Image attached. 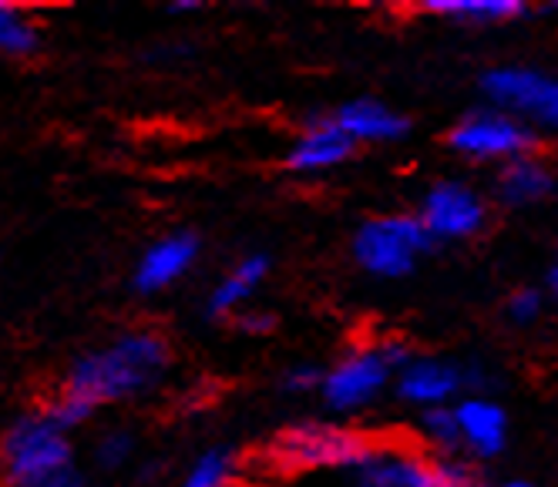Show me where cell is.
Segmentation results:
<instances>
[{"label": "cell", "mask_w": 558, "mask_h": 487, "mask_svg": "<svg viewBox=\"0 0 558 487\" xmlns=\"http://www.w3.org/2000/svg\"><path fill=\"white\" fill-rule=\"evenodd\" d=\"M411 360V353L401 343H380V346H361L347 356H340L333 367L324 374V400L337 414L361 411L374 403L390 380H397V370Z\"/></svg>", "instance_id": "277c9868"}, {"label": "cell", "mask_w": 558, "mask_h": 487, "mask_svg": "<svg viewBox=\"0 0 558 487\" xmlns=\"http://www.w3.org/2000/svg\"><path fill=\"white\" fill-rule=\"evenodd\" d=\"M451 148L471 161H518L529 158L535 148V135L522 118L488 108V111H471L451 129Z\"/></svg>", "instance_id": "8992f818"}, {"label": "cell", "mask_w": 558, "mask_h": 487, "mask_svg": "<svg viewBox=\"0 0 558 487\" xmlns=\"http://www.w3.org/2000/svg\"><path fill=\"white\" fill-rule=\"evenodd\" d=\"M353 487H437L434 458L404 443H377L374 454L353 471Z\"/></svg>", "instance_id": "30bf717a"}, {"label": "cell", "mask_w": 558, "mask_h": 487, "mask_svg": "<svg viewBox=\"0 0 558 487\" xmlns=\"http://www.w3.org/2000/svg\"><path fill=\"white\" fill-rule=\"evenodd\" d=\"M471 374H464L458 363L437 360V356H411L401 370H397V393L414 407L434 411L451 407V400L464 390Z\"/></svg>", "instance_id": "9c48e42d"}, {"label": "cell", "mask_w": 558, "mask_h": 487, "mask_svg": "<svg viewBox=\"0 0 558 487\" xmlns=\"http://www.w3.org/2000/svg\"><path fill=\"white\" fill-rule=\"evenodd\" d=\"M551 290L558 293V266H555V272H551Z\"/></svg>", "instance_id": "f1b7e54d"}, {"label": "cell", "mask_w": 558, "mask_h": 487, "mask_svg": "<svg viewBox=\"0 0 558 487\" xmlns=\"http://www.w3.org/2000/svg\"><path fill=\"white\" fill-rule=\"evenodd\" d=\"M129 458H132V437L129 434L111 430V434L101 437V443H98V461H101V467H122Z\"/></svg>", "instance_id": "7402d4cb"}, {"label": "cell", "mask_w": 558, "mask_h": 487, "mask_svg": "<svg viewBox=\"0 0 558 487\" xmlns=\"http://www.w3.org/2000/svg\"><path fill=\"white\" fill-rule=\"evenodd\" d=\"M48 487H88L82 477H74V474H64V477H58L54 484H48Z\"/></svg>", "instance_id": "484cf974"}, {"label": "cell", "mask_w": 558, "mask_h": 487, "mask_svg": "<svg viewBox=\"0 0 558 487\" xmlns=\"http://www.w3.org/2000/svg\"><path fill=\"white\" fill-rule=\"evenodd\" d=\"M430 242L434 239L424 229L421 216H380L356 229L353 256L371 276L397 279L417 266Z\"/></svg>", "instance_id": "5b68a950"}, {"label": "cell", "mask_w": 558, "mask_h": 487, "mask_svg": "<svg viewBox=\"0 0 558 487\" xmlns=\"http://www.w3.org/2000/svg\"><path fill=\"white\" fill-rule=\"evenodd\" d=\"M266 272H269L266 256H246L243 263H235V266L216 282V290L209 293V313H213V316H229V313H235L239 306H243V303L263 287Z\"/></svg>", "instance_id": "2e32d148"}, {"label": "cell", "mask_w": 558, "mask_h": 487, "mask_svg": "<svg viewBox=\"0 0 558 487\" xmlns=\"http://www.w3.org/2000/svg\"><path fill=\"white\" fill-rule=\"evenodd\" d=\"M353 142L350 135L340 129L337 118H316L300 132V138L290 148V169L296 172H327L337 169L350 158Z\"/></svg>", "instance_id": "8fae6325"}, {"label": "cell", "mask_w": 558, "mask_h": 487, "mask_svg": "<svg viewBox=\"0 0 558 487\" xmlns=\"http://www.w3.org/2000/svg\"><path fill=\"white\" fill-rule=\"evenodd\" d=\"M421 222L430 232V239H471L488 222V202L482 192H474L464 182H437L421 206Z\"/></svg>", "instance_id": "ba28073f"}, {"label": "cell", "mask_w": 558, "mask_h": 487, "mask_svg": "<svg viewBox=\"0 0 558 487\" xmlns=\"http://www.w3.org/2000/svg\"><path fill=\"white\" fill-rule=\"evenodd\" d=\"M272 327H276V319L266 309H243L239 313V330L250 333V337H266V333H272Z\"/></svg>", "instance_id": "d4e9b609"}, {"label": "cell", "mask_w": 558, "mask_h": 487, "mask_svg": "<svg viewBox=\"0 0 558 487\" xmlns=\"http://www.w3.org/2000/svg\"><path fill=\"white\" fill-rule=\"evenodd\" d=\"M232 477H235L232 454L222 451V448H213V451L195 458V464L185 474L182 487H232Z\"/></svg>", "instance_id": "d6986e66"}, {"label": "cell", "mask_w": 558, "mask_h": 487, "mask_svg": "<svg viewBox=\"0 0 558 487\" xmlns=\"http://www.w3.org/2000/svg\"><path fill=\"white\" fill-rule=\"evenodd\" d=\"M551 188H555V175L535 155L508 161L498 179V195L505 206H535V202L551 195Z\"/></svg>", "instance_id": "9a60e30c"}, {"label": "cell", "mask_w": 558, "mask_h": 487, "mask_svg": "<svg viewBox=\"0 0 558 487\" xmlns=\"http://www.w3.org/2000/svg\"><path fill=\"white\" fill-rule=\"evenodd\" d=\"M538 313H542V293L538 290H518V293H511L508 316L514 322H532V319H538Z\"/></svg>", "instance_id": "603a6c76"}, {"label": "cell", "mask_w": 558, "mask_h": 487, "mask_svg": "<svg viewBox=\"0 0 558 487\" xmlns=\"http://www.w3.org/2000/svg\"><path fill=\"white\" fill-rule=\"evenodd\" d=\"M198 4L195 0H179V4H172V11H195Z\"/></svg>", "instance_id": "4316f807"}, {"label": "cell", "mask_w": 558, "mask_h": 487, "mask_svg": "<svg viewBox=\"0 0 558 487\" xmlns=\"http://www.w3.org/2000/svg\"><path fill=\"white\" fill-rule=\"evenodd\" d=\"M458 430H461V448H468L474 458H495L505 451L508 440V417L488 397H468L458 407Z\"/></svg>", "instance_id": "4fadbf2b"}, {"label": "cell", "mask_w": 558, "mask_h": 487, "mask_svg": "<svg viewBox=\"0 0 558 487\" xmlns=\"http://www.w3.org/2000/svg\"><path fill=\"white\" fill-rule=\"evenodd\" d=\"M424 11L458 24H505L525 17L529 4H522V0H427Z\"/></svg>", "instance_id": "e0dca14e"}, {"label": "cell", "mask_w": 558, "mask_h": 487, "mask_svg": "<svg viewBox=\"0 0 558 487\" xmlns=\"http://www.w3.org/2000/svg\"><path fill=\"white\" fill-rule=\"evenodd\" d=\"M37 48V27L17 8L0 0V54H31Z\"/></svg>", "instance_id": "ac0fdd59"}, {"label": "cell", "mask_w": 558, "mask_h": 487, "mask_svg": "<svg viewBox=\"0 0 558 487\" xmlns=\"http://www.w3.org/2000/svg\"><path fill=\"white\" fill-rule=\"evenodd\" d=\"M421 434L427 443H434L437 451H454L461 448V430H458V414L454 407H434L424 411L421 417Z\"/></svg>", "instance_id": "ffe728a7"}, {"label": "cell", "mask_w": 558, "mask_h": 487, "mask_svg": "<svg viewBox=\"0 0 558 487\" xmlns=\"http://www.w3.org/2000/svg\"><path fill=\"white\" fill-rule=\"evenodd\" d=\"M485 92L498 101V108L558 129V77L555 74H545L535 68H495L485 74Z\"/></svg>", "instance_id": "52a82bcc"}, {"label": "cell", "mask_w": 558, "mask_h": 487, "mask_svg": "<svg viewBox=\"0 0 558 487\" xmlns=\"http://www.w3.org/2000/svg\"><path fill=\"white\" fill-rule=\"evenodd\" d=\"M195 256H198V242L189 232L158 239L155 246L145 249V256L138 263V272H135L138 290H145V293L169 290L172 282H179L195 266Z\"/></svg>", "instance_id": "7c38bea8"}, {"label": "cell", "mask_w": 558, "mask_h": 487, "mask_svg": "<svg viewBox=\"0 0 558 487\" xmlns=\"http://www.w3.org/2000/svg\"><path fill=\"white\" fill-rule=\"evenodd\" d=\"M169 363L172 350L158 333L138 330L118 337L108 346H98L74 363L61 393L51 400L48 417L64 430L74 424H85L95 407L148 393L166 377Z\"/></svg>", "instance_id": "6da1fadb"}, {"label": "cell", "mask_w": 558, "mask_h": 487, "mask_svg": "<svg viewBox=\"0 0 558 487\" xmlns=\"http://www.w3.org/2000/svg\"><path fill=\"white\" fill-rule=\"evenodd\" d=\"M283 387L290 393H310V390H320L324 387V374H316L310 363H296L283 374Z\"/></svg>", "instance_id": "cb8c5ba5"}, {"label": "cell", "mask_w": 558, "mask_h": 487, "mask_svg": "<svg viewBox=\"0 0 558 487\" xmlns=\"http://www.w3.org/2000/svg\"><path fill=\"white\" fill-rule=\"evenodd\" d=\"M437 487H485L482 474L458 458H434Z\"/></svg>", "instance_id": "44dd1931"}, {"label": "cell", "mask_w": 558, "mask_h": 487, "mask_svg": "<svg viewBox=\"0 0 558 487\" xmlns=\"http://www.w3.org/2000/svg\"><path fill=\"white\" fill-rule=\"evenodd\" d=\"M68 430L45 414L21 417L0 443V467L11 487H48L68 474Z\"/></svg>", "instance_id": "7a4b0ae2"}, {"label": "cell", "mask_w": 558, "mask_h": 487, "mask_svg": "<svg viewBox=\"0 0 558 487\" xmlns=\"http://www.w3.org/2000/svg\"><path fill=\"white\" fill-rule=\"evenodd\" d=\"M501 487H535V484H529V480H508V484H501Z\"/></svg>", "instance_id": "83f0119b"}, {"label": "cell", "mask_w": 558, "mask_h": 487, "mask_svg": "<svg viewBox=\"0 0 558 487\" xmlns=\"http://www.w3.org/2000/svg\"><path fill=\"white\" fill-rule=\"evenodd\" d=\"M333 118L340 121V129L350 135L353 145L356 142L384 145V142H397L408 135V118L374 98H356V101L343 105Z\"/></svg>", "instance_id": "5bb4252c"}, {"label": "cell", "mask_w": 558, "mask_h": 487, "mask_svg": "<svg viewBox=\"0 0 558 487\" xmlns=\"http://www.w3.org/2000/svg\"><path fill=\"white\" fill-rule=\"evenodd\" d=\"M374 448L377 443L367 434L343 424H296L272 440L269 454L287 471H356Z\"/></svg>", "instance_id": "3957f363"}]
</instances>
